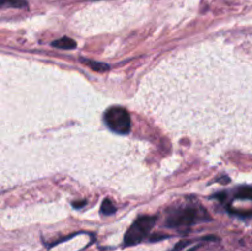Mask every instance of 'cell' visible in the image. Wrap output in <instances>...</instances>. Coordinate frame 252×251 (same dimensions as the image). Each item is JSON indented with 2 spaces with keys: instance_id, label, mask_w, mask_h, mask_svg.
I'll list each match as a JSON object with an SVG mask.
<instances>
[{
  "instance_id": "obj_1",
  "label": "cell",
  "mask_w": 252,
  "mask_h": 251,
  "mask_svg": "<svg viewBox=\"0 0 252 251\" xmlns=\"http://www.w3.org/2000/svg\"><path fill=\"white\" fill-rule=\"evenodd\" d=\"M208 213L197 204H179L170 209L166 216L165 225L169 228H181V226H189L198 221L209 220Z\"/></svg>"
},
{
  "instance_id": "obj_2",
  "label": "cell",
  "mask_w": 252,
  "mask_h": 251,
  "mask_svg": "<svg viewBox=\"0 0 252 251\" xmlns=\"http://www.w3.org/2000/svg\"><path fill=\"white\" fill-rule=\"evenodd\" d=\"M157 217L155 216H142L135 219L134 223L130 225L127 233L125 235V246H133L142 243L148 234L152 231L157 223Z\"/></svg>"
},
{
  "instance_id": "obj_3",
  "label": "cell",
  "mask_w": 252,
  "mask_h": 251,
  "mask_svg": "<svg viewBox=\"0 0 252 251\" xmlns=\"http://www.w3.org/2000/svg\"><path fill=\"white\" fill-rule=\"evenodd\" d=\"M105 123L112 132L118 134H128L130 130V116L126 108L112 106L103 116Z\"/></svg>"
},
{
  "instance_id": "obj_4",
  "label": "cell",
  "mask_w": 252,
  "mask_h": 251,
  "mask_svg": "<svg viewBox=\"0 0 252 251\" xmlns=\"http://www.w3.org/2000/svg\"><path fill=\"white\" fill-rule=\"evenodd\" d=\"M52 46L61 49H74L76 47V42L69 37H62L61 39L52 42Z\"/></svg>"
},
{
  "instance_id": "obj_5",
  "label": "cell",
  "mask_w": 252,
  "mask_h": 251,
  "mask_svg": "<svg viewBox=\"0 0 252 251\" xmlns=\"http://www.w3.org/2000/svg\"><path fill=\"white\" fill-rule=\"evenodd\" d=\"M235 198L252 201V186H240L235 189Z\"/></svg>"
},
{
  "instance_id": "obj_6",
  "label": "cell",
  "mask_w": 252,
  "mask_h": 251,
  "mask_svg": "<svg viewBox=\"0 0 252 251\" xmlns=\"http://www.w3.org/2000/svg\"><path fill=\"white\" fill-rule=\"evenodd\" d=\"M1 7H15V9H22L27 6L25 0H0Z\"/></svg>"
},
{
  "instance_id": "obj_7",
  "label": "cell",
  "mask_w": 252,
  "mask_h": 251,
  "mask_svg": "<svg viewBox=\"0 0 252 251\" xmlns=\"http://www.w3.org/2000/svg\"><path fill=\"white\" fill-rule=\"evenodd\" d=\"M83 63H85L86 65L90 66L91 69L96 71H100V73H103V71H107L110 69V66L105 63H97V62H94V61H88V59H81Z\"/></svg>"
},
{
  "instance_id": "obj_8",
  "label": "cell",
  "mask_w": 252,
  "mask_h": 251,
  "mask_svg": "<svg viewBox=\"0 0 252 251\" xmlns=\"http://www.w3.org/2000/svg\"><path fill=\"white\" fill-rule=\"evenodd\" d=\"M116 212V207L110 199H105L101 204V213L105 214V216H108V214H113Z\"/></svg>"
}]
</instances>
